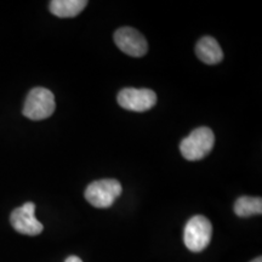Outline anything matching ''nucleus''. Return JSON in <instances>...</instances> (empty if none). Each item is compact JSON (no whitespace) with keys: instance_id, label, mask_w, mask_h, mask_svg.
Returning a JSON list of instances; mask_svg holds the SVG:
<instances>
[{"instance_id":"5","label":"nucleus","mask_w":262,"mask_h":262,"mask_svg":"<svg viewBox=\"0 0 262 262\" xmlns=\"http://www.w3.org/2000/svg\"><path fill=\"white\" fill-rule=\"evenodd\" d=\"M118 103L124 110L133 112H146L156 106L157 95L149 89L126 88L118 94Z\"/></svg>"},{"instance_id":"3","label":"nucleus","mask_w":262,"mask_h":262,"mask_svg":"<svg viewBox=\"0 0 262 262\" xmlns=\"http://www.w3.org/2000/svg\"><path fill=\"white\" fill-rule=\"evenodd\" d=\"M212 234L211 222L202 215L193 216L186 224L183 242L188 250L193 253L203 251L210 244Z\"/></svg>"},{"instance_id":"6","label":"nucleus","mask_w":262,"mask_h":262,"mask_svg":"<svg viewBox=\"0 0 262 262\" xmlns=\"http://www.w3.org/2000/svg\"><path fill=\"white\" fill-rule=\"evenodd\" d=\"M10 222L18 233L26 235H38L44 229L42 225L35 217V205L32 202L15 209L10 216Z\"/></svg>"},{"instance_id":"4","label":"nucleus","mask_w":262,"mask_h":262,"mask_svg":"<svg viewBox=\"0 0 262 262\" xmlns=\"http://www.w3.org/2000/svg\"><path fill=\"white\" fill-rule=\"evenodd\" d=\"M122 185L118 180H98L88 186L85 198L95 208L107 209L113 205L118 196L122 194Z\"/></svg>"},{"instance_id":"10","label":"nucleus","mask_w":262,"mask_h":262,"mask_svg":"<svg viewBox=\"0 0 262 262\" xmlns=\"http://www.w3.org/2000/svg\"><path fill=\"white\" fill-rule=\"evenodd\" d=\"M234 212L239 217H249L262 212V201L256 196H241L234 203Z\"/></svg>"},{"instance_id":"9","label":"nucleus","mask_w":262,"mask_h":262,"mask_svg":"<svg viewBox=\"0 0 262 262\" xmlns=\"http://www.w3.org/2000/svg\"><path fill=\"white\" fill-rule=\"evenodd\" d=\"M86 5V0H54L50 3V11L61 18L75 17Z\"/></svg>"},{"instance_id":"11","label":"nucleus","mask_w":262,"mask_h":262,"mask_svg":"<svg viewBox=\"0 0 262 262\" xmlns=\"http://www.w3.org/2000/svg\"><path fill=\"white\" fill-rule=\"evenodd\" d=\"M64 262H83V261H81V258H79L78 256H70L66 258Z\"/></svg>"},{"instance_id":"7","label":"nucleus","mask_w":262,"mask_h":262,"mask_svg":"<svg viewBox=\"0 0 262 262\" xmlns=\"http://www.w3.org/2000/svg\"><path fill=\"white\" fill-rule=\"evenodd\" d=\"M114 41L124 54L133 57L143 56L148 50V44L145 37L139 31L131 27L118 29L114 34Z\"/></svg>"},{"instance_id":"12","label":"nucleus","mask_w":262,"mask_h":262,"mask_svg":"<svg viewBox=\"0 0 262 262\" xmlns=\"http://www.w3.org/2000/svg\"><path fill=\"white\" fill-rule=\"evenodd\" d=\"M251 262H262V258L261 257H257V258H255V260H253Z\"/></svg>"},{"instance_id":"8","label":"nucleus","mask_w":262,"mask_h":262,"mask_svg":"<svg viewBox=\"0 0 262 262\" xmlns=\"http://www.w3.org/2000/svg\"><path fill=\"white\" fill-rule=\"evenodd\" d=\"M195 54L199 60L206 64H216L224 58L221 47L212 37H203L196 44Z\"/></svg>"},{"instance_id":"1","label":"nucleus","mask_w":262,"mask_h":262,"mask_svg":"<svg viewBox=\"0 0 262 262\" xmlns=\"http://www.w3.org/2000/svg\"><path fill=\"white\" fill-rule=\"evenodd\" d=\"M215 145V135L209 127H198L193 130L180 143V150L187 160H201L211 152Z\"/></svg>"},{"instance_id":"2","label":"nucleus","mask_w":262,"mask_h":262,"mask_svg":"<svg viewBox=\"0 0 262 262\" xmlns=\"http://www.w3.org/2000/svg\"><path fill=\"white\" fill-rule=\"evenodd\" d=\"M56 103L55 96L45 88H34L29 91L24 106V116L32 120H42L51 117Z\"/></svg>"}]
</instances>
